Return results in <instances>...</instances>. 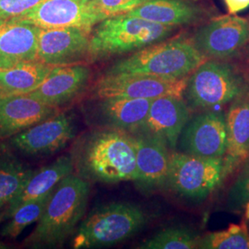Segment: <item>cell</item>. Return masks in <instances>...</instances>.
<instances>
[{"label": "cell", "mask_w": 249, "mask_h": 249, "mask_svg": "<svg viewBox=\"0 0 249 249\" xmlns=\"http://www.w3.org/2000/svg\"><path fill=\"white\" fill-rule=\"evenodd\" d=\"M75 171L89 182L116 184L136 178L133 135L100 127L84 134L73 146Z\"/></svg>", "instance_id": "cell-1"}, {"label": "cell", "mask_w": 249, "mask_h": 249, "mask_svg": "<svg viewBox=\"0 0 249 249\" xmlns=\"http://www.w3.org/2000/svg\"><path fill=\"white\" fill-rule=\"evenodd\" d=\"M89 182L72 173L53 188L36 226L23 242L27 249H55L72 235L84 218Z\"/></svg>", "instance_id": "cell-2"}, {"label": "cell", "mask_w": 249, "mask_h": 249, "mask_svg": "<svg viewBox=\"0 0 249 249\" xmlns=\"http://www.w3.org/2000/svg\"><path fill=\"white\" fill-rule=\"evenodd\" d=\"M207 60L191 39L176 38L149 45L113 63L103 75H148L187 78Z\"/></svg>", "instance_id": "cell-3"}, {"label": "cell", "mask_w": 249, "mask_h": 249, "mask_svg": "<svg viewBox=\"0 0 249 249\" xmlns=\"http://www.w3.org/2000/svg\"><path fill=\"white\" fill-rule=\"evenodd\" d=\"M177 27L155 23L128 13L103 19L92 28L89 60L94 62L123 53H133L165 41Z\"/></svg>", "instance_id": "cell-4"}, {"label": "cell", "mask_w": 249, "mask_h": 249, "mask_svg": "<svg viewBox=\"0 0 249 249\" xmlns=\"http://www.w3.org/2000/svg\"><path fill=\"white\" fill-rule=\"evenodd\" d=\"M148 220L147 213L133 203L117 201L100 205L80 222L74 232L72 248L113 247L142 231Z\"/></svg>", "instance_id": "cell-5"}, {"label": "cell", "mask_w": 249, "mask_h": 249, "mask_svg": "<svg viewBox=\"0 0 249 249\" xmlns=\"http://www.w3.org/2000/svg\"><path fill=\"white\" fill-rule=\"evenodd\" d=\"M249 85L231 64L205 60L187 78L183 98L191 110L205 111L244 97Z\"/></svg>", "instance_id": "cell-6"}, {"label": "cell", "mask_w": 249, "mask_h": 249, "mask_svg": "<svg viewBox=\"0 0 249 249\" xmlns=\"http://www.w3.org/2000/svg\"><path fill=\"white\" fill-rule=\"evenodd\" d=\"M230 173L224 157L203 158L173 151L166 188L187 200L202 201Z\"/></svg>", "instance_id": "cell-7"}, {"label": "cell", "mask_w": 249, "mask_h": 249, "mask_svg": "<svg viewBox=\"0 0 249 249\" xmlns=\"http://www.w3.org/2000/svg\"><path fill=\"white\" fill-rule=\"evenodd\" d=\"M105 18L94 0H43L25 14L10 19L40 29L78 27L91 31Z\"/></svg>", "instance_id": "cell-8"}, {"label": "cell", "mask_w": 249, "mask_h": 249, "mask_svg": "<svg viewBox=\"0 0 249 249\" xmlns=\"http://www.w3.org/2000/svg\"><path fill=\"white\" fill-rule=\"evenodd\" d=\"M187 78L177 80L148 75H103L92 92L95 99L183 97Z\"/></svg>", "instance_id": "cell-9"}, {"label": "cell", "mask_w": 249, "mask_h": 249, "mask_svg": "<svg viewBox=\"0 0 249 249\" xmlns=\"http://www.w3.org/2000/svg\"><path fill=\"white\" fill-rule=\"evenodd\" d=\"M74 116L57 113L9 138V145L28 156H46L62 150L76 137Z\"/></svg>", "instance_id": "cell-10"}, {"label": "cell", "mask_w": 249, "mask_h": 249, "mask_svg": "<svg viewBox=\"0 0 249 249\" xmlns=\"http://www.w3.org/2000/svg\"><path fill=\"white\" fill-rule=\"evenodd\" d=\"M191 41L207 59L230 58L249 44V21L231 14L214 18L199 27Z\"/></svg>", "instance_id": "cell-11"}, {"label": "cell", "mask_w": 249, "mask_h": 249, "mask_svg": "<svg viewBox=\"0 0 249 249\" xmlns=\"http://www.w3.org/2000/svg\"><path fill=\"white\" fill-rule=\"evenodd\" d=\"M177 149L196 157H224L227 151L225 115L211 109L190 117L179 137Z\"/></svg>", "instance_id": "cell-12"}, {"label": "cell", "mask_w": 249, "mask_h": 249, "mask_svg": "<svg viewBox=\"0 0 249 249\" xmlns=\"http://www.w3.org/2000/svg\"><path fill=\"white\" fill-rule=\"evenodd\" d=\"M90 32L78 27L40 29L37 60L57 67L89 59Z\"/></svg>", "instance_id": "cell-13"}, {"label": "cell", "mask_w": 249, "mask_h": 249, "mask_svg": "<svg viewBox=\"0 0 249 249\" xmlns=\"http://www.w3.org/2000/svg\"><path fill=\"white\" fill-rule=\"evenodd\" d=\"M133 136L136 143V187L145 195L166 188L171 149L155 136L142 133Z\"/></svg>", "instance_id": "cell-14"}, {"label": "cell", "mask_w": 249, "mask_h": 249, "mask_svg": "<svg viewBox=\"0 0 249 249\" xmlns=\"http://www.w3.org/2000/svg\"><path fill=\"white\" fill-rule=\"evenodd\" d=\"M90 76V69L82 63L53 67L44 82L26 95L59 109L80 96L87 88Z\"/></svg>", "instance_id": "cell-15"}, {"label": "cell", "mask_w": 249, "mask_h": 249, "mask_svg": "<svg viewBox=\"0 0 249 249\" xmlns=\"http://www.w3.org/2000/svg\"><path fill=\"white\" fill-rule=\"evenodd\" d=\"M190 112L191 109L183 97L153 99L145 122L136 133L160 138L172 151L177 150L179 137L191 117Z\"/></svg>", "instance_id": "cell-16"}, {"label": "cell", "mask_w": 249, "mask_h": 249, "mask_svg": "<svg viewBox=\"0 0 249 249\" xmlns=\"http://www.w3.org/2000/svg\"><path fill=\"white\" fill-rule=\"evenodd\" d=\"M151 101L149 99H97L92 105V117L100 127L113 128L133 135L145 122Z\"/></svg>", "instance_id": "cell-17"}, {"label": "cell", "mask_w": 249, "mask_h": 249, "mask_svg": "<svg viewBox=\"0 0 249 249\" xmlns=\"http://www.w3.org/2000/svg\"><path fill=\"white\" fill-rule=\"evenodd\" d=\"M59 109L29 95L0 98V141H6L28 127L53 116Z\"/></svg>", "instance_id": "cell-18"}, {"label": "cell", "mask_w": 249, "mask_h": 249, "mask_svg": "<svg viewBox=\"0 0 249 249\" xmlns=\"http://www.w3.org/2000/svg\"><path fill=\"white\" fill-rule=\"evenodd\" d=\"M40 28L0 18V69L37 60Z\"/></svg>", "instance_id": "cell-19"}, {"label": "cell", "mask_w": 249, "mask_h": 249, "mask_svg": "<svg viewBox=\"0 0 249 249\" xmlns=\"http://www.w3.org/2000/svg\"><path fill=\"white\" fill-rule=\"evenodd\" d=\"M127 13L177 28L195 24L207 16V11L201 6L189 0H148Z\"/></svg>", "instance_id": "cell-20"}, {"label": "cell", "mask_w": 249, "mask_h": 249, "mask_svg": "<svg viewBox=\"0 0 249 249\" xmlns=\"http://www.w3.org/2000/svg\"><path fill=\"white\" fill-rule=\"evenodd\" d=\"M74 171L71 154L62 155L50 164L34 171L18 195L8 203L5 220L20 205L50 193L62 179L74 173Z\"/></svg>", "instance_id": "cell-21"}, {"label": "cell", "mask_w": 249, "mask_h": 249, "mask_svg": "<svg viewBox=\"0 0 249 249\" xmlns=\"http://www.w3.org/2000/svg\"><path fill=\"white\" fill-rule=\"evenodd\" d=\"M225 120L227 151L224 159L231 172L249 158V98L241 97L232 102Z\"/></svg>", "instance_id": "cell-22"}, {"label": "cell", "mask_w": 249, "mask_h": 249, "mask_svg": "<svg viewBox=\"0 0 249 249\" xmlns=\"http://www.w3.org/2000/svg\"><path fill=\"white\" fill-rule=\"evenodd\" d=\"M53 68L35 60L0 69V98L24 95L34 91L44 82Z\"/></svg>", "instance_id": "cell-23"}, {"label": "cell", "mask_w": 249, "mask_h": 249, "mask_svg": "<svg viewBox=\"0 0 249 249\" xmlns=\"http://www.w3.org/2000/svg\"><path fill=\"white\" fill-rule=\"evenodd\" d=\"M33 173L34 170L18 159L9 142L0 141V199L9 203Z\"/></svg>", "instance_id": "cell-24"}, {"label": "cell", "mask_w": 249, "mask_h": 249, "mask_svg": "<svg viewBox=\"0 0 249 249\" xmlns=\"http://www.w3.org/2000/svg\"><path fill=\"white\" fill-rule=\"evenodd\" d=\"M52 191L17 208L7 219L8 223L4 225L1 231V236L16 239L27 226L37 223L45 211Z\"/></svg>", "instance_id": "cell-25"}, {"label": "cell", "mask_w": 249, "mask_h": 249, "mask_svg": "<svg viewBox=\"0 0 249 249\" xmlns=\"http://www.w3.org/2000/svg\"><path fill=\"white\" fill-rule=\"evenodd\" d=\"M199 238L200 236L190 229L170 227L143 241L138 249H197Z\"/></svg>", "instance_id": "cell-26"}, {"label": "cell", "mask_w": 249, "mask_h": 249, "mask_svg": "<svg viewBox=\"0 0 249 249\" xmlns=\"http://www.w3.org/2000/svg\"><path fill=\"white\" fill-rule=\"evenodd\" d=\"M197 249H249L247 225L231 224L226 230L209 232L199 238Z\"/></svg>", "instance_id": "cell-27"}, {"label": "cell", "mask_w": 249, "mask_h": 249, "mask_svg": "<svg viewBox=\"0 0 249 249\" xmlns=\"http://www.w3.org/2000/svg\"><path fill=\"white\" fill-rule=\"evenodd\" d=\"M249 201V158L232 183L227 196V204L231 211H239Z\"/></svg>", "instance_id": "cell-28"}, {"label": "cell", "mask_w": 249, "mask_h": 249, "mask_svg": "<svg viewBox=\"0 0 249 249\" xmlns=\"http://www.w3.org/2000/svg\"><path fill=\"white\" fill-rule=\"evenodd\" d=\"M104 15L108 18L117 14L127 13L148 0H94Z\"/></svg>", "instance_id": "cell-29"}, {"label": "cell", "mask_w": 249, "mask_h": 249, "mask_svg": "<svg viewBox=\"0 0 249 249\" xmlns=\"http://www.w3.org/2000/svg\"><path fill=\"white\" fill-rule=\"evenodd\" d=\"M43 0H0V18L10 19L25 14Z\"/></svg>", "instance_id": "cell-30"}, {"label": "cell", "mask_w": 249, "mask_h": 249, "mask_svg": "<svg viewBox=\"0 0 249 249\" xmlns=\"http://www.w3.org/2000/svg\"><path fill=\"white\" fill-rule=\"evenodd\" d=\"M225 6L231 15L249 8V0H224Z\"/></svg>", "instance_id": "cell-31"}, {"label": "cell", "mask_w": 249, "mask_h": 249, "mask_svg": "<svg viewBox=\"0 0 249 249\" xmlns=\"http://www.w3.org/2000/svg\"><path fill=\"white\" fill-rule=\"evenodd\" d=\"M7 206H8V202L6 200L0 199V223L5 220V214H6ZM7 249V246L0 239V249Z\"/></svg>", "instance_id": "cell-32"}, {"label": "cell", "mask_w": 249, "mask_h": 249, "mask_svg": "<svg viewBox=\"0 0 249 249\" xmlns=\"http://www.w3.org/2000/svg\"><path fill=\"white\" fill-rule=\"evenodd\" d=\"M245 207H246V217H247V219L249 220V201Z\"/></svg>", "instance_id": "cell-33"}]
</instances>
